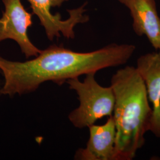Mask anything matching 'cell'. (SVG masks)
<instances>
[{
  "label": "cell",
  "instance_id": "6da1fadb",
  "mask_svg": "<svg viewBox=\"0 0 160 160\" xmlns=\"http://www.w3.org/2000/svg\"><path fill=\"white\" fill-rule=\"evenodd\" d=\"M136 47L130 44H110L90 52H77L52 45L31 60L12 61L0 57L4 84L0 95L13 97L36 91L43 82L61 86L67 80L126 63Z\"/></svg>",
  "mask_w": 160,
  "mask_h": 160
},
{
  "label": "cell",
  "instance_id": "7a4b0ae2",
  "mask_svg": "<svg viewBox=\"0 0 160 160\" xmlns=\"http://www.w3.org/2000/svg\"><path fill=\"white\" fill-rule=\"evenodd\" d=\"M115 97L113 117L116 126L114 160H131L145 143L152 109L146 87L137 69L127 66L111 80Z\"/></svg>",
  "mask_w": 160,
  "mask_h": 160
},
{
  "label": "cell",
  "instance_id": "5b68a950",
  "mask_svg": "<svg viewBox=\"0 0 160 160\" xmlns=\"http://www.w3.org/2000/svg\"><path fill=\"white\" fill-rule=\"evenodd\" d=\"M68 0H28L33 13L36 15L42 26L45 30L46 35L49 40L55 37H60L61 33L67 39H74L75 26L80 23L87 22L89 20L85 15V4L78 8L68 10L69 17L62 20L59 13L53 15L51 12V7H60L63 2Z\"/></svg>",
  "mask_w": 160,
  "mask_h": 160
},
{
  "label": "cell",
  "instance_id": "52a82bcc",
  "mask_svg": "<svg viewBox=\"0 0 160 160\" xmlns=\"http://www.w3.org/2000/svg\"><path fill=\"white\" fill-rule=\"evenodd\" d=\"M129 10L132 27L138 36H145L152 46L160 51V18L155 0H118Z\"/></svg>",
  "mask_w": 160,
  "mask_h": 160
},
{
  "label": "cell",
  "instance_id": "277c9868",
  "mask_svg": "<svg viewBox=\"0 0 160 160\" xmlns=\"http://www.w3.org/2000/svg\"><path fill=\"white\" fill-rule=\"evenodd\" d=\"M5 12L0 18V42L7 39L16 42L22 52L29 58L36 57L42 50L29 39L28 30L32 22V14L27 12L20 0H2Z\"/></svg>",
  "mask_w": 160,
  "mask_h": 160
},
{
  "label": "cell",
  "instance_id": "3957f363",
  "mask_svg": "<svg viewBox=\"0 0 160 160\" xmlns=\"http://www.w3.org/2000/svg\"><path fill=\"white\" fill-rule=\"evenodd\" d=\"M95 74H86L83 82L78 78L66 82L78 96L80 106L69 114L68 118L72 125L80 129L92 126L97 120L111 116L113 113L115 97L113 89L111 86H100L95 79Z\"/></svg>",
  "mask_w": 160,
  "mask_h": 160
},
{
  "label": "cell",
  "instance_id": "ba28073f",
  "mask_svg": "<svg viewBox=\"0 0 160 160\" xmlns=\"http://www.w3.org/2000/svg\"><path fill=\"white\" fill-rule=\"evenodd\" d=\"M90 138L85 148L79 149L77 160H114L116 126L113 116L102 125L89 126Z\"/></svg>",
  "mask_w": 160,
  "mask_h": 160
},
{
  "label": "cell",
  "instance_id": "8992f818",
  "mask_svg": "<svg viewBox=\"0 0 160 160\" xmlns=\"http://www.w3.org/2000/svg\"><path fill=\"white\" fill-rule=\"evenodd\" d=\"M137 69L152 106L149 131L160 138V51L148 53L138 59Z\"/></svg>",
  "mask_w": 160,
  "mask_h": 160
}]
</instances>
